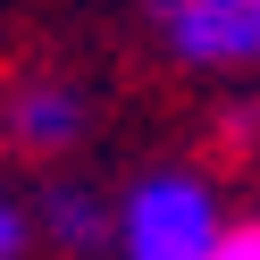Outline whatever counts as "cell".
I'll return each mask as SVG.
<instances>
[{"label": "cell", "mask_w": 260, "mask_h": 260, "mask_svg": "<svg viewBox=\"0 0 260 260\" xmlns=\"http://www.w3.org/2000/svg\"><path fill=\"white\" fill-rule=\"evenodd\" d=\"M226 226L235 218L202 168H151L118 202V260H210Z\"/></svg>", "instance_id": "1"}, {"label": "cell", "mask_w": 260, "mask_h": 260, "mask_svg": "<svg viewBox=\"0 0 260 260\" xmlns=\"http://www.w3.org/2000/svg\"><path fill=\"white\" fill-rule=\"evenodd\" d=\"M151 34L176 68L235 76L260 68V0H151Z\"/></svg>", "instance_id": "2"}, {"label": "cell", "mask_w": 260, "mask_h": 260, "mask_svg": "<svg viewBox=\"0 0 260 260\" xmlns=\"http://www.w3.org/2000/svg\"><path fill=\"white\" fill-rule=\"evenodd\" d=\"M84 118H92V101L68 84V76H25V84L0 101V135L17 143L25 159H59V151H76V143H84Z\"/></svg>", "instance_id": "3"}, {"label": "cell", "mask_w": 260, "mask_h": 260, "mask_svg": "<svg viewBox=\"0 0 260 260\" xmlns=\"http://www.w3.org/2000/svg\"><path fill=\"white\" fill-rule=\"evenodd\" d=\"M34 226H42V243H51V252L92 260V252H109V243H118V202H109V193H92V185H76V176H59V185H42Z\"/></svg>", "instance_id": "4"}, {"label": "cell", "mask_w": 260, "mask_h": 260, "mask_svg": "<svg viewBox=\"0 0 260 260\" xmlns=\"http://www.w3.org/2000/svg\"><path fill=\"white\" fill-rule=\"evenodd\" d=\"M210 260H260V218H235V226L218 235V252H210Z\"/></svg>", "instance_id": "5"}, {"label": "cell", "mask_w": 260, "mask_h": 260, "mask_svg": "<svg viewBox=\"0 0 260 260\" xmlns=\"http://www.w3.org/2000/svg\"><path fill=\"white\" fill-rule=\"evenodd\" d=\"M25 235H34V218H25L17 202H0V260H17V252H25Z\"/></svg>", "instance_id": "6"}]
</instances>
